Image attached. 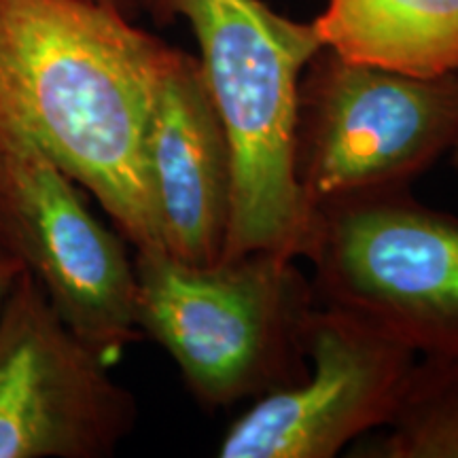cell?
<instances>
[{
    "label": "cell",
    "mask_w": 458,
    "mask_h": 458,
    "mask_svg": "<svg viewBox=\"0 0 458 458\" xmlns=\"http://www.w3.org/2000/svg\"><path fill=\"white\" fill-rule=\"evenodd\" d=\"M450 156H452V164H454V168L458 170V140L454 142V147L450 148Z\"/></svg>",
    "instance_id": "cell-14"
},
{
    "label": "cell",
    "mask_w": 458,
    "mask_h": 458,
    "mask_svg": "<svg viewBox=\"0 0 458 458\" xmlns=\"http://www.w3.org/2000/svg\"><path fill=\"white\" fill-rule=\"evenodd\" d=\"M303 348L306 377L257 397L223 435L221 458H334L386 427L418 360L365 320L323 303L308 314Z\"/></svg>",
    "instance_id": "cell-8"
},
{
    "label": "cell",
    "mask_w": 458,
    "mask_h": 458,
    "mask_svg": "<svg viewBox=\"0 0 458 458\" xmlns=\"http://www.w3.org/2000/svg\"><path fill=\"white\" fill-rule=\"evenodd\" d=\"M102 3H108V4H113V7L122 9L123 13L130 15V17H131V13H134V11H136L134 0H102Z\"/></svg>",
    "instance_id": "cell-13"
},
{
    "label": "cell",
    "mask_w": 458,
    "mask_h": 458,
    "mask_svg": "<svg viewBox=\"0 0 458 458\" xmlns=\"http://www.w3.org/2000/svg\"><path fill=\"white\" fill-rule=\"evenodd\" d=\"M303 259L323 306L357 317L418 357L458 359V219L405 191L317 210Z\"/></svg>",
    "instance_id": "cell-5"
},
{
    "label": "cell",
    "mask_w": 458,
    "mask_h": 458,
    "mask_svg": "<svg viewBox=\"0 0 458 458\" xmlns=\"http://www.w3.org/2000/svg\"><path fill=\"white\" fill-rule=\"evenodd\" d=\"M147 164L162 249L193 266L223 259L232 219V148L198 57L181 49L159 85Z\"/></svg>",
    "instance_id": "cell-9"
},
{
    "label": "cell",
    "mask_w": 458,
    "mask_h": 458,
    "mask_svg": "<svg viewBox=\"0 0 458 458\" xmlns=\"http://www.w3.org/2000/svg\"><path fill=\"white\" fill-rule=\"evenodd\" d=\"M176 54L102 0H0V134L37 142L136 253L164 250L147 136Z\"/></svg>",
    "instance_id": "cell-1"
},
{
    "label": "cell",
    "mask_w": 458,
    "mask_h": 458,
    "mask_svg": "<svg viewBox=\"0 0 458 458\" xmlns=\"http://www.w3.org/2000/svg\"><path fill=\"white\" fill-rule=\"evenodd\" d=\"M380 458H458V359L418 357Z\"/></svg>",
    "instance_id": "cell-11"
},
{
    "label": "cell",
    "mask_w": 458,
    "mask_h": 458,
    "mask_svg": "<svg viewBox=\"0 0 458 458\" xmlns=\"http://www.w3.org/2000/svg\"><path fill=\"white\" fill-rule=\"evenodd\" d=\"M136 323L179 365L204 408L295 385L308 374L303 327L317 306L295 257L257 250L193 266L136 253Z\"/></svg>",
    "instance_id": "cell-3"
},
{
    "label": "cell",
    "mask_w": 458,
    "mask_h": 458,
    "mask_svg": "<svg viewBox=\"0 0 458 458\" xmlns=\"http://www.w3.org/2000/svg\"><path fill=\"white\" fill-rule=\"evenodd\" d=\"M157 21L185 17L233 165L223 259L257 250L306 255L314 215L295 176L301 74L323 47L314 24L261 0H134Z\"/></svg>",
    "instance_id": "cell-2"
},
{
    "label": "cell",
    "mask_w": 458,
    "mask_h": 458,
    "mask_svg": "<svg viewBox=\"0 0 458 458\" xmlns=\"http://www.w3.org/2000/svg\"><path fill=\"white\" fill-rule=\"evenodd\" d=\"M300 85L295 176L308 208L405 191L458 140V72L410 77L320 49Z\"/></svg>",
    "instance_id": "cell-4"
},
{
    "label": "cell",
    "mask_w": 458,
    "mask_h": 458,
    "mask_svg": "<svg viewBox=\"0 0 458 458\" xmlns=\"http://www.w3.org/2000/svg\"><path fill=\"white\" fill-rule=\"evenodd\" d=\"M312 24L348 62L422 79L458 72V0H327Z\"/></svg>",
    "instance_id": "cell-10"
},
{
    "label": "cell",
    "mask_w": 458,
    "mask_h": 458,
    "mask_svg": "<svg viewBox=\"0 0 458 458\" xmlns=\"http://www.w3.org/2000/svg\"><path fill=\"white\" fill-rule=\"evenodd\" d=\"M111 365L26 270L0 306V458H105L136 425Z\"/></svg>",
    "instance_id": "cell-7"
},
{
    "label": "cell",
    "mask_w": 458,
    "mask_h": 458,
    "mask_svg": "<svg viewBox=\"0 0 458 458\" xmlns=\"http://www.w3.org/2000/svg\"><path fill=\"white\" fill-rule=\"evenodd\" d=\"M77 187L32 139L0 134V249L43 286L68 329L113 365L142 337L134 259Z\"/></svg>",
    "instance_id": "cell-6"
},
{
    "label": "cell",
    "mask_w": 458,
    "mask_h": 458,
    "mask_svg": "<svg viewBox=\"0 0 458 458\" xmlns=\"http://www.w3.org/2000/svg\"><path fill=\"white\" fill-rule=\"evenodd\" d=\"M21 272H24V266L13 255H9L7 250L0 249V306H3L9 291L13 289L15 280L21 276Z\"/></svg>",
    "instance_id": "cell-12"
}]
</instances>
